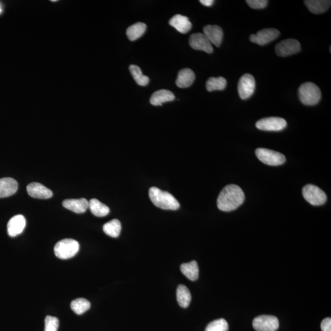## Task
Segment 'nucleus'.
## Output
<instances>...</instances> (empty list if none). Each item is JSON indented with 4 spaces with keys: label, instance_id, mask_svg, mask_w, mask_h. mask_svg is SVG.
Here are the masks:
<instances>
[{
    "label": "nucleus",
    "instance_id": "obj_1",
    "mask_svg": "<svg viewBox=\"0 0 331 331\" xmlns=\"http://www.w3.org/2000/svg\"><path fill=\"white\" fill-rule=\"evenodd\" d=\"M245 201V194L239 186L230 184L221 190L217 199V207L220 211L231 212L241 206Z\"/></svg>",
    "mask_w": 331,
    "mask_h": 331
},
{
    "label": "nucleus",
    "instance_id": "obj_2",
    "mask_svg": "<svg viewBox=\"0 0 331 331\" xmlns=\"http://www.w3.org/2000/svg\"><path fill=\"white\" fill-rule=\"evenodd\" d=\"M149 197L155 206L164 210H177L180 208L179 202L172 195L162 191L156 187H152L149 190Z\"/></svg>",
    "mask_w": 331,
    "mask_h": 331
},
{
    "label": "nucleus",
    "instance_id": "obj_3",
    "mask_svg": "<svg viewBox=\"0 0 331 331\" xmlns=\"http://www.w3.org/2000/svg\"><path fill=\"white\" fill-rule=\"evenodd\" d=\"M299 98L306 106H313L320 102L321 93L320 88L312 82L302 84L298 89Z\"/></svg>",
    "mask_w": 331,
    "mask_h": 331
},
{
    "label": "nucleus",
    "instance_id": "obj_4",
    "mask_svg": "<svg viewBox=\"0 0 331 331\" xmlns=\"http://www.w3.org/2000/svg\"><path fill=\"white\" fill-rule=\"evenodd\" d=\"M79 250V244L76 240L65 239L57 242L55 245V254L58 258L68 259L73 258Z\"/></svg>",
    "mask_w": 331,
    "mask_h": 331
},
{
    "label": "nucleus",
    "instance_id": "obj_5",
    "mask_svg": "<svg viewBox=\"0 0 331 331\" xmlns=\"http://www.w3.org/2000/svg\"><path fill=\"white\" fill-rule=\"evenodd\" d=\"M304 199L313 206H321L325 203L327 196L322 190L317 186L309 184L305 186L302 190Z\"/></svg>",
    "mask_w": 331,
    "mask_h": 331
},
{
    "label": "nucleus",
    "instance_id": "obj_6",
    "mask_svg": "<svg viewBox=\"0 0 331 331\" xmlns=\"http://www.w3.org/2000/svg\"><path fill=\"white\" fill-rule=\"evenodd\" d=\"M255 154L257 158L267 165H282L286 161L285 156L273 150L259 148L256 150Z\"/></svg>",
    "mask_w": 331,
    "mask_h": 331
},
{
    "label": "nucleus",
    "instance_id": "obj_7",
    "mask_svg": "<svg viewBox=\"0 0 331 331\" xmlns=\"http://www.w3.org/2000/svg\"><path fill=\"white\" fill-rule=\"evenodd\" d=\"M287 126V123L285 119L277 117L261 119L256 123L258 129L268 132H279L284 130Z\"/></svg>",
    "mask_w": 331,
    "mask_h": 331
},
{
    "label": "nucleus",
    "instance_id": "obj_8",
    "mask_svg": "<svg viewBox=\"0 0 331 331\" xmlns=\"http://www.w3.org/2000/svg\"><path fill=\"white\" fill-rule=\"evenodd\" d=\"M256 82L253 76L245 74L240 78L238 83V93L242 99H247L252 96L255 90Z\"/></svg>",
    "mask_w": 331,
    "mask_h": 331
},
{
    "label": "nucleus",
    "instance_id": "obj_9",
    "mask_svg": "<svg viewBox=\"0 0 331 331\" xmlns=\"http://www.w3.org/2000/svg\"><path fill=\"white\" fill-rule=\"evenodd\" d=\"M253 326L256 331H276L279 327V321L274 316L261 315L254 319Z\"/></svg>",
    "mask_w": 331,
    "mask_h": 331
},
{
    "label": "nucleus",
    "instance_id": "obj_10",
    "mask_svg": "<svg viewBox=\"0 0 331 331\" xmlns=\"http://www.w3.org/2000/svg\"><path fill=\"white\" fill-rule=\"evenodd\" d=\"M301 50V44L294 39L283 40L275 46L276 54L278 56L283 57L299 53Z\"/></svg>",
    "mask_w": 331,
    "mask_h": 331
},
{
    "label": "nucleus",
    "instance_id": "obj_11",
    "mask_svg": "<svg viewBox=\"0 0 331 331\" xmlns=\"http://www.w3.org/2000/svg\"><path fill=\"white\" fill-rule=\"evenodd\" d=\"M280 32L275 28H266L259 31L256 35L250 37V40L253 43L264 46L279 37Z\"/></svg>",
    "mask_w": 331,
    "mask_h": 331
},
{
    "label": "nucleus",
    "instance_id": "obj_12",
    "mask_svg": "<svg viewBox=\"0 0 331 331\" xmlns=\"http://www.w3.org/2000/svg\"><path fill=\"white\" fill-rule=\"evenodd\" d=\"M189 44L194 49L206 52L208 54H212L214 51L212 44L203 33H195L190 36Z\"/></svg>",
    "mask_w": 331,
    "mask_h": 331
},
{
    "label": "nucleus",
    "instance_id": "obj_13",
    "mask_svg": "<svg viewBox=\"0 0 331 331\" xmlns=\"http://www.w3.org/2000/svg\"><path fill=\"white\" fill-rule=\"evenodd\" d=\"M27 190L30 196L37 199H49L53 196V193L41 183L33 182L27 186Z\"/></svg>",
    "mask_w": 331,
    "mask_h": 331
},
{
    "label": "nucleus",
    "instance_id": "obj_14",
    "mask_svg": "<svg viewBox=\"0 0 331 331\" xmlns=\"http://www.w3.org/2000/svg\"><path fill=\"white\" fill-rule=\"evenodd\" d=\"M203 32L211 44L220 47L223 37L222 28L218 25H206L203 28Z\"/></svg>",
    "mask_w": 331,
    "mask_h": 331
},
{
    "label": "nucleus",
    "instance_id": "obj_15",
    "mask_svg": "<svg viewBox=\"0 0 331 331\" xmlns=\"http://www.w3.org/2000/svg\"><path fill=\"white\" fill-rule=\"evenodd\" d=\"M26 226V220L22 215H18L10 219L8 223L9 236L16 237L23 232Z\"/></svg>",
    "mask_w": 331,
    "mask_h": 331
},
{
    "label": "nucleus",
    "instance_id": "obj_16",
    "mask_svg": "<svg viewBox=\"0 0 331 331\" xmlns=\"http://www.w3.org/2000/svg\"><path fill=\"white\" fill-rule=\"evenodd\" d=\"M63 206L76 214H83L89 208V201L85 198L68 199L64 200Z\"/></svg>",
    "mask_w": 331,
    "mask_h": 331
},
{
    "label": "nucleus",
    "instance_id": "obj_17",
    "mask_svg": "<svg viewBox=\"0 0 331 331\" xmlns=\"http://www.w3.org/2000/svg\"><path fill=\"white\" fill-rule=\"evenodd\" d=\"M18 189V183L13 178H0V197H6L16 194Z\"/></svg>",
    "mask_w": 331,
    "mask_h": 331
},
{
    "label": "nucleus",
    "instance_id": "obj_18",
    "mask_svg": "<svg viewBox=\"0 0 331 331\" xmlns=\"http://www.w3.org/2000/svg\"><path fill=\"white\" fill-rule=\"evenodd\" d=\"M170 24L181 33H187L192 29V25L187 17L177 14L170 20Z\"/></svg>",
    "mask_w": 331,
    "mask_h": 331
},
{
    "label": "nucleus",
    "instance_id": "obj_19",
    "mask_svg": "<svg viewBox=\"0 0 331 331\" xmlns=\"http://www.w3.org/2000/svg\"><path fill=\"white\" fill-rule=\"evenodd\" d=\"M304 3L309 10L314 14L325 13L331 5V1L328 0H306Z\"/></svg>",
    "mask_w": 331,
    "mask_h": 331
},
{
    "label": "nucleus",
    "instance_id": "obj_20",
    "mask_svg": "<svg viewBox=\"0 0 331 331\" xmlns=\"http://www.w3.org/2000/svg\"><path fill=\"white\" fill-rule=\"evenodd\" d=\"M195 80V75L194 71L189 68H185L178 72L175 83L178 87L183 89L191 86Z\"/></svg>",
    "mask_w": 331,
    "mask_h": 331
},
{
    "label": "nucleus",
    "instance_id": "obj_21",
    "mask_svg": "<svg viewBox=\"0 0 331 331\" xmlns=\"http://www.w3.org/2000/svg\"><path fill=\"white\" fill-rule=\"evenodd\" d=\"M175 99V95L170 90H159L152 95L150 102L153 106H161L164 102L172 101Z\"/></svg>",
    "mask_w": 331,
    "mask_h": 331
},
{
    "label": "nucleus",
    "instance_id": "obj_22",
    "mask_svg": "<svg viewBox=\"0 0 331 331\" xmlns=\"http://www.w3.org/2000/svg\"><path fill=\"white\" fill-rule=\"evenodd\" d=\"M181 272L186 277L192 281H195L199 277V268L196 261L182 264L180 266Z\"/></svg>",
    "mask_w": 331,
    "mask_h": 331
},
{
    "label": "nucleus",
    "instance_id": "obj_23",
    "mask_svg": "<svg viewBox=\"0 0 331 331\" xmlns=\"http://www.w3.org/2000/svg\"><path fill=\"white\" fill-rule=\"evenodd\" d=\"M89 208L94 215L102 217L108 215L110 209L106 205L102 203L99 200L92 199L89 202Z\"/></svg>",
    "mask_w": 331,
    "mask_h": 331
},
{
    "label": "nucleus",
    "instance_id": "obj_24",
    "mask_svg": "<svg viewBox=\"0 0 331 331\" xmlns=\"http://www.w3.org/2000/svg\"><path fill=\"white\" fill-rule=\"evenodd\" d=\"M177 299L178 304L182 308H187L192 301V295L186 286L180 285L177 289Z\"/></svg>",
    "mask_w": 331,
    "mask_h": 331
},
{
    "label": "nucleus",
    "instance_id": "obj_25",
    "mask_svg": "<svg viewBox=\"0 0 331 331\" xmlns=\"http://www.w3.org/2000/svg\"><path fill=\"white\" fill-rule=\"evenodd\" d=\"M147 26L145 23L137 22L135 24L130 26L127 30V35L130 40L134 41L138 38L141 37L146 32Z\"/></svg>",
    "mask_w": 331,
    "mask_h": 331
},
{
    "label": "nucleus",
    "instance_id": "obj_26",
    "mask_svg": "<svg viewBox=\"0 0 331 331\" xmlns=\"http://www.w3.org/2000/svg\"><path fill=\"white\" fill-rule=\"evenodd\" d=\"M121 230V223L117 219H114V220L104 224L103 226L104 233L112 237H118L120 234Z\"/></svg>",
    "mask_w": 331,
    "mask_h": 331
},
{
    "label": "nucleus",
    "instance_id": "obj_27",
    "mask_svg": "<svg viewBox=\"0 0 331 331\" xmlns=\"http://www.w3.org/2000/svg\"><path fill=\"white\" fill-rule=\"evenodd\" d=\"M90 302L86 299L78 298L71 303V308L78 315H82L90 308Z\"/></svg>",
    "mask_w": 331,
    "mask_h": 331
},
{
    "label": "nucleus",
    "instance_id": "obj_28",
    "mask_svg": "<svg viewBox=\"0 0 331 331\" xmlns=\"http://www.w3.org/2000/svg\"><path fill=\"white\" fill-rule=\"evenodd\" d=\"M227 84L226 78L223 77L211 78L206 82V89L208 92H213L215 90H223Z\"/></svg>",
    "mask_w": 331,
    "mask_h": 331
},
{
    "label": "nucleus",
    "instance_id": "obj_29",
    "mask_svg": "<svg viewBox=\"0 0 331 331\" xmlns=\"http://www.w3.org/2000/svg\"><path fill=\"white\" fill-rule=\"evenodd\" d=\"M130 71L136 82L140 86H146L149 82V78L143 75L141 70L137 65H130Z\"/></svg>",
    "mask_w": 331,
    "mask_h": 331
},
{
    "label": "nucleus",
    "instance_id": "obj_30",
    "mask_svg": "<svg viewBox=\"0 0 331 331\" xmlns=\"http://www.w3.org/2000/svg\"><path fill=\"white\" fill-rule=\"evenodd\" d=\"M228 322L223 318L212 321L206 328V331H228Z\"/></svg>",
    "mask_w": 331,
    "mask_h": 331
},
{
    "label": "nucleus",
    "instance_id": "obj_31",
    "mask_svg": "<svg viewBox=\"0 0 331 331\" xmlns=\"http://www.w3.org/2000/svg\"><path fill=\"white\" fill-rule=\"evenodd\" d=\"M59 327L58 319L55 316H47L45 318L44 331H57Z\"/></svg>",
    "mask_w": 331,
    "mask_h": 331
},
{
    "label": "nucleus",
    "instance_id": "obj_32",
    "mask_svg": "<svg viewBox=\"0 0 331 331\" xmlns=\"http://www.w3.org/2000/svg\"><path fill=\"white\" fill-rule=\"evenodd\" d=\"M246 3L252 9H260L266 8L268 5V1L267 0H247Z\"/></svg>",
    "mask_w": 331,
    "mask_h": 331
},
{
    "label": "nucleus",
    "instance_id": "obj_33",
    "mask_svg": "<svg viewBox=\"0 0 331 331\" xmlns=\"http://www.w3.org/2000/svg\"><path fill=\"white\" fill-rule=\"evenodd\" d=\"M321 329L322 331H331V319L330 318L324 319L321 324Z\"/></svg>",
    "mask_w": 331,
    "mask_h": 331
},
{
    "label": "nucleus",
    "instance_id": "obj_34",
    "mask_svg": "<svg viewBox=\"0 0 331 331\" xmlns=\"http://www.w3.org/2000/svg\"><path fill=\"white\" fill-rule=\"evenodd\" d=\"M200 3L203 4L205 6L211 7L213 5L214 1L213 0H201Z\"/></svg>",
    "mask_w": 331,
    "mask_h": 331
},
{
    "label": "nucleus",
    "instance_id": "obj_35",
    "mask_svg": "<svg viewBox=\"0 0 331 331\" xmlns=\"http://www.w3.org/2000/svg\"><path fill=\"white\" fill-rule=\"evenodd\" d=\"M1 7H0V13H1Z\"/></svg>",
    "mask_w": 331,
    "mask_h": 331
}]
</instances>
